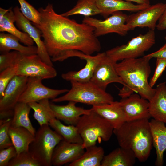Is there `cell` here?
<instances>
[{
	"instance_id": "8992f818",
	"label": "cell",
	"mask_w": 166,
	"mask_h": 166,
	"mask_svg": "<svg viewBox=\"0 0 166 166\" xmlns=\"http://www.w3.org/2000/svg\"><path fill=\"white\" fill-rule=\"evenodd\" d=\"M63 139V137L51 129L49 125L40 126L30 145L29 151L42 166H51L54 150Z\"/></svg>"
},
{
	"instance_id": "d4e9b609",
	"label": "cell",
	"mask_w": 166,
	"mask_h": 166,
	"mask_svg": "<svg viewBox=\"0 0 166 166\" xmlns=\"http://www.w3.org/2000/svg\"><path fill=\"white\" fill-rule=\"evenodd\" d=\"M19 39L9 33L2 32L0 33V51L1 53L10 52L14 50L25 55L37 54V46H23L19 42Z\"/></svg>"
},
{
	"instance_id": "d590c367",
	"label": "cell",
	"mask_w": 166,
	"mask_h": 166,
	"mask_svg": "<svg viewBox=\"0 0 166 166\" xmlns=\"http://www.w3.org/2000/svg\"><path fill=\"white\" fill-rule=\"evenodd\" d=\"M0 72L16 64L19 52L14 51L1 53Z\"/></svg>"
},
{
	"instance_id": "74e56055",
	"label": "cell",
	"mask_w": 166,
	"mask_h": 166,
	"mask_svg": "<svg viewBox=\"0 0 166 166\" xmlns=\"http://www.w3.org/2000/svg\"><path fill=\"white\" fill-rule=\"evenodd\" d=\"M166 67V58H156V68L153 76L149 82L151 87L152 88L154 86L165 70Z\"/></svg>"
},
{
	"instance_id": "f1b7e54d",
	"label": "cell",
	"mask_w": 166,
	"mask_h": 166,
	"mask_svg": "<svg viewBox=\"0 0 166 166\" xmlns=\"http://www.w3.org/2000/svg\"><path fill=\"white\" fill-rule=\"evenodd\" d=\"M49 125L65 140L70 143L82 144L83 140L76 126L64 125L55 117L50 121Z\"/></svg>"
},
{
	"instance_id": "4316f807",
	"label": "cell",
	"mask_w": 166,
	"mask_h": 166,
	"mask_svg": "<svg viewBox=\"0 0 166 166\" xmlns=\"http://www.w3.org/2000/svg\"><path fill=\"white\" fill-rule=\"evenodd\" d=\"M85 151L77 160L70 163L69 166H101L105 156L103 148L95 145L87 147Z\"/></svg>"
},
{
	"instance_id": "e0dca14e",
	"label": "cell",
	"mask_w": 166,
	"mask_h": 166,
	"mask_svg": "<svg viewBox=\"0 0 166 166\" xmlns=\"http://www.w3.org/2000/svg\"><path fill=\"white\" fill-rule=\"evenodd\" d=\"M28 77L16 75L10 81L0 99V111L14 110L26 87Z\"/></svg>"
},
{
	"instance_id": "603a6c76",
	"label": "cell",
	"mask_w": 166,
	"mask_h": 166,
	"mask_svg": "<svg viewBox=\"0 0 166 166\" xmlns=\"http://www.w3.org/2000/svg\"><path fill=\"white\" fill-rule=\"evenodd\" d=\"M101 14L105 18L118 11H127L137 12L150 5L135 4L131 2L122 0H96Z\"/></svg>"
},
{
	"instance_id": "484cf974",
	"label": "cell",
	"mask_w": 166,
	"mask_h": 166,
	"mask_svg": "<svg viewBox=\"0 0 166 166\" xmlns=\"http://www.w3.org/2000/svg\"><path fill=\"white\" fill-rule=\"evenodd\" d=\"M9 134L17 155L23 151H28L30 145L34 138V135L23 127L10 126Z\"/></svg>"
},
{
	"instance_id": "7402d4cb",
	"label": "cell",
	"mask_w": 166,
	"mask_h": 166,
	"mask_svg": "<svg viewBox=\"0 0 166 166\" xmlns=\"http://www.w3.org/2000/svg\"><path fill=\"white\" fill-rule=\"evenodd\" d=\"M148 101L151 117L166 123V82L157 85L153 96Z\"/></svg>"
},
{
	"instance_id": "8fae6325",
	"label": "cell",
	"mask_w": 166,
	"mask_h": 166,
	"mask_svg": "<svg viewBox=\"0 0 166 166\" xmlns=\"http://www.w3.org/2000/svg\"><path fill=\"white\" fill-rule=\"evenodd\" d=\"M165 6L166 4L162 3L150 5L136 13L128 16L126 24L130 30L139 27H148L154 31L156 22L164 12Z\"/></svg>"
},
{
	"instance_id": "e575fe53",
	"label": "cell",
	"mask_w": 166,
	"mask_h": 166,
	"mask_svg": "<svg viewBox=\"0 0 166 166\" xmlns=\"http://www.w3.org/2000/svg\"><path fill=\"white\" fill-rule=\"evenodd\" d=\"M11 119H9L0 124V150L13 146L9 134Z\"/></svg>"
},
{
	"instance_id": "1f68e13d",
	"label": "cell",
	"mask_w": 166,
	"mask_h": 166,
	"mask_svg": "<svg viewBox=\"0 0 166 166\" xmlns=\"http://www.w3.org/2000/svg\"><path fill=\"white\" fill-rule=\"evenodd\" d=\"M8 166H42L41 164L34 158L29 150L23 151L11 159Z\"/></svg>"
},
{
	"instance_id": "60d3db41",
	"label": "cell",
	"mask_w": 166,
	"mask_h": 166,
	"mask_svg": "<svg viewBox=\"0 0 166 166\" xmlns=\"http://www.w3.org/2000/svg\"><path fill=\"white\" fill-rule=\"evenodd\" d=\"M14 113V110L0 111V124L12 119Z\"/></svg>"
},
{
	"instance_id": "5b68a950",
	"label": "cell",
	"mask_w": 166,
	"mask_h": 166,
	"mask_svg": "<svg viewBox=\"0 0 166 166\" xmlns=\"http://www.w3.org/2000/svg\"><path fill=\"white\" fill-rule=\"evenodd\" d=\"M71 88L64 95L52 100L53 102L72 101L98 105L110 103L114 101L113 96L90 81L86 82L70 81Z\"/></svg>"
},
{
	"instance_id": "9c48e42d",
	"label": "cell",
	"mask_w": 166,
	"mask_h": 166,
	"mask_svg": "<svg viewBox=\"0 0 166 166\" xmlns=\"http://www.w3.org/2000/svg\"><path fill=\"white\" fill-rule=\"evenodd\" d=\"M111 15L104 20L85 17L82 22L94 28V34L97 38L112 33L125 35L130 30L126 24L128 15L121 11L114 12Z\"/></svg>"
},
{
	"instance_id": "ac0fdd59",
	"label": "cell",
	"mask_w": 166,
	"mask_h": 166,
	"mask_svg": "<svg viewBox=\"0 0 166 166\" xmlns=\"http://www.w3.org/2000/svg\"><path fill=\"white\" fill-rule=\"evenodd\" d=\"M76 103L70 101L66 105H59L50 102V105L56 118L68 125L76 126L81 117L89 113L91 110V109H85L77 106Z\"/></svg>"
},
{
	"instance_id": "ba28073f",
	"label": "cell",
	"mask_w": 166,
	"mask_h": 166,
	"mask_svg": "<svg viewBox=\"0 0 166 166\" xmlns=\"http://www.w3.org/2000/svg\"><path fill=\"white\" fill-rule=\"evenodd\" d=\"M16 64V75L37 77L43 80L53 78L57 75L53 66L44 62L37 54L25 55L19 52Z\"/></svg>"
},
{
	"instance_id": "836d02e7",
	"label": "cell",
	"mask_w": 166,
	"mask_h": 166,
	"mask_svg": "<svg viewBox=\"0 0 166 166\" xmlns=\"http://www.w3.org/2000/svg\"><path fill=\"white\" fill-rule=\"evenodd\" d=\"M17 65L8 67L0 73V99L4 96L5 89L8 83L16 75Z\"/></svg>"
},
{
	"instance_id": "7a4b0ae2",
	"label": "cell",
	"mask_w": 166,
	"mask_h": 166,
	"mask_svg": "<svg viewBox=\"0 0 166 166\" xmlns=\"http://www.w3.org/2000/svg\"><path fill=\"white\" fill-rule=\"evenodd\" d=\"M113 133L120 147L132 150L140 162L147 160L152 144L149 119L126 121Z\"/></svg>"
},
{
	"instance_id": "3957f363",
	"label": "cell",
	"mask_w": 166,
	"mask_h": 166,
	"mask_svg": "<svg viewBox=\"0 0 166 166\" xmlns=\"http://www.w3.org/2000/svg\"><path fill=\"white\" fill-rule=\"evenodd\" d=\"M150 59L144 56L124 59L117 62L115 65L118 74L126 86L148 101L152 98L155 91V89L150 86L148 81L151 72Z\"/></svg>"
},
{
	"instance_id": "83f0119b",
	"label": "cell",
	"mask_w": 166,
	"mask_h": 166,
	"mask_svg": "<svg viewBox=\"0 0 166 166\" xmlns=\"http://www.w3.org/2000/svg\"><path fill=\"white\" fill-rule=\"evenodd\" d=\"M31 109L28 103L18 102L14 109V115L10 126L24 127L35 136L36 132L29 117Z\"/></svg>"
},
{
	"instance_id": "f35d334b",
	"label": "cell",
	"mask_w": 166,
	"mask_h": 166,
	"mask_svg": "<svg viewBox=\"0 0 166 166\" xmlns=\"http://www.w3.org/2000/svg\"><path fill=\"white\" fill-rule=\"evenodd\" d=\"M165 44L159 49L144 56L151 59L153 58H166V36L165 37Z\"/></svg>"
},
{
	"instance_id": "ab89813d",
	"label": "cell",
	"mask_w": 166,
	"mask_h": 166,
	"mask_svg": "<svg viewBox=\"0 0 166 166\" xmlns=\"http://www.w3.org/2000/svg\"><path fill=\"white\" fill-rule=\"evenodd\" d=\"M164 10L158 20L156 28L159 30H166V3Z\"/></svg>"
},
{
	"instance_id": "cb8c5ba5",
	"label": "cell",
	"mask_w": 166,
	"mask_h": 166,
	"mask_svg": "<svg viewBox=\"0 0 166 166\" xmlns=\"http://www.w3.org/2000/svg\"><path fill=\"white\" fill-rule=\"evenodd\" d=\"M136 159L132 150L120 147L104 156L101 166H132Z\"/></svg>"
},
{
	"instance_id": "7c38bea8",
	"label": "cell",
	"mask_w": 166,
	"mask_h": 166,
	"mask_svg": "<svg viewBox=\"0 0 166 166\" xmlns=\"http://www.w3.org/2000/svg\"><path fill=\"white\" fill-rule=\"evenodd\" d=\"M13 11L17 26L23 32L27 33L36 44L37 54L44 62L49 65L53 66L44 41L41 39V32L40 30L23 15L18 6L15 7Z\"/></svg>"
},
{
	"instance_id": "52a82bcc",
	"label": "cell",
	"mask_w": 166,
	"mask_h": 166,
	"mask_svg": "<svg viewBox=\"0 0 166 166\" xmlns=\"http://www.w3.org/2000/svg\"><path fill=\"white\" fill-rule=\"evenodd\" d=\"M154 30H149L146 33L139 34L126 44L117 46L107 51L106 55L114 61L137 58L143 56L155 44Z\"/></svg>"
},
{
	"instance_id": "d6a6232c",
	"label": "cell",
	"mask_w": 166,
	"mask_h": 166,
	"mask_svg": "<svg viewBox=\"0 0 166 166\" xmlns=\"http://www.w3.org/2000/svg\"><path fill=\"white\" fill-rule=\"evenodd\" d=\"M18 1L20 5V10L23 15L31 21L33 25L39 24L41 18V14L39 11L25 0Z\"/></svg>"
},
{
	"instance_id": "b9f144b4",
	"label": "cell",
	"mask_w": 166,
	"mask_h": 166,
	"mask_svg": "<svg viewBox=\"0 0 166 166\" xmlns=\"http://www.w3.org/2000/svg\"><path fill=\"white\" fill-rule=\"evenodd\" d=\"M129 2H134L139 4L150 5L149 0H122Z\"/></svg>"
},
{
	"instance_id": "44dd1931",
	"label": "cell",
	"mask_w": 166,
	"mask_h": 166,
	"mask_svg": "<svg viewBox=\"0 0 166 166\" xmlns=\"http://www.w3.org/2000/svg\"><path fill=\"white\" fill-rule=\"evenodd\" d=\"M15 21L14 14L11 8L6 10L0 8V31L6 32L15 36L26 46L33 45V40L27 33L16 28L14 24Z\"/></svg>"
},
{
	"instance_id": "5bb4252c",
	"label": "cell",
	"mask_w": 166,
	"mask_h": 166,
	"mask_svg": "<svg viewBox=\"0 0 166 166\" xmlns=\"http://www.w3.org/2000/svg\"><path fill=\"white\" fill-rule=\"evenodd\" d=\"M120 102L126 121L144 119H149L151 117L149 112L148 101L139 95L132 94L121 98Z\"/></svg>"
},
{
	"instance_id": "4dcf8cb0",
	"label": "cell",
	"mask_w": 166,
	"mask_h": 166,
	"mask_svg": "<svg viewBox=\"0 0 166 166\" xmlns=\"http://www.w3.org/2000/svg\"><path fill=\"white\" fill-rule=\"evenodd\" d=\"M100 14L101 12L97 6L96 0H78L73 8L61 14L66 17L76 14L90 17Z\"/></svg>"
},
{
	"instance_id": "ffe728a7",
	"label": "cell",
	"mask_w": 166,
	"mask_h": 166,
	"mask_svg": "<svg viewBox=\"0 0 166 166\" xmlns=\"http://www.w3.org/2000/svg\"><path fill=\"white\" fill-rule=\"evenodd\" d=\"M109 122L114 129L120 127L126 121L123 110L120 101L92 106L91 108Z\"/></svg>"
},
{
	"instance_id": "9a60e30c",
	"label": "cell",
	"mask_w": 166,
	"mask_h": 166,
	"mask_svg": "<svg viewBox=\"0 0 166 166\" xmlns=\"http://www.w3.org/2000/svg\"><path fill=\"white\" fill-rule=\"evenodd\" d=\"M105 54V52H103L98 53L95 56H92L85 54L80 51H76L74 56L85 60V65L80 70L70 71L63 73L61 75L62 78L66 81H74L86 82L90 81L97 65Z\"/></svg>"
},
{
	"instance_id": "6da1fadb",
	"label": "cell",
	"mask_w": 166,
	"mask_h": 166,
	"mask_svg": "<svg viewBox=\"0 0 166 166\" xmlns=\"http://www.w3.org/2000/svg\"><path fill=\"white\" fill-rule=\"evenodd\" d=\"M38 11L41 14L40 23L34 25L41 31L52 61H63L71 57L75 51L91 55L100 51L101 44L93 27L58 14L50 4Z\"/></svg>"
},
{
	"instance_id": "4fadbf2b",
	"label": "cell",
	"mask_w": 166,
	"mask_h": 166,
	"mask_svg": "<svg viewBox=\"0 0 166 166\" xmlns=\"http://www.w3.org/2000/svg\"><path fill=\"white\" fill-rule=\"evenodd\" d=\"M116 63L106 53L97 65L90 81L105 90L108 85L112 83H118L127 86L116 71Z\"/></svg>"
},
{
	"instance_id": "2e32d148",
	"label": "cell",
	"mask_w": 166,
	"mask_h": 166,
	"mask_svg": "<svg viewBox=\"0 0 166 166\" xmlns=\"http://www.w3.org/2000/svg\"><path fill=\"white\" fill-rule=\"evenodd\" d=\"M82 144L61 140L55 147L51 159V164L61 166L78 159L84 152Z\"/></svg>"
},
{
	"instance_id": "8d00e7d4",
	"label": "cell",
	"mask_w": 166,
	"mask_h": 166,
	"mask_svg": "<svg viewBox=\"0 0 166 166\" xmlns=\"http://www.w3.org/2000/svg\"><path fill=\"white\" fill-rule=\"evenodd\" d=\"M17 155L14 146L0 150V166H8L9 162Z\"/></svg>"
},
{
	"instance_id": "f546056e",
	"label": "cell",
	"mask_w": 166,
	"mask_h": 166,
	"mask_svg": "<svg viewBox=\"0 0 166 166\" xmlns=\"http://www.w3.org/2000/svg\"><path fill=\"white\" fill-rule=\"evenodd\" d=\"M34 111L33 116L40 126L49 125L50 121L55 117L50 105L49 99L28 103Z\"/></svg>"
},
{
	"instance_id": "30bf717a",
	"label": "cell",
	"mask_w": 166,
	"mask_h": 166,
	"mask_svg": "<svg viewBox=\"0 0 166 166\" xmlns=\"http://www.w3.org/2000/svg\"><path fill=\"white\" fill-rule=\"evenodd\" d=\"M42 80L39 77H28L26 89L18 102L28 103L44 99H53L69 91L66 89H56L47 87L42 84Z\"/></svg>"
},
{
	"instance_id": "d6986e66",
	"label": "cell",
	"mask_w": 166,
	"mask_h": 166,
	"mask_svg": "<svg viewBox=\"0 0 166 166\" xmlns=\"http://www.w3.org/2000/svg\"><path fill=\"white\" fill-rule=\"evenodd\" d=\"M164 122L152 118L149 121L152 144L156 149V159L155 165H163L164 153L166 150V126Z\"/></svg>"
},
{
	"instance_id": "277c9868",
	"label": "cell",
	"mask_w": 166,
	"mask_h": 166,
	"mask_svg": "<svg viewBox=\"0 0 166 166\" xmlns=\"http://www.w3.org/2000/svg\"><path fill=\"white\" fill-rule=\"evenodd\" d=\"M76 126L85 149L96 145L97 141H107L111 138L114 128L105 119L92 108L90 112L81 116Z\"/></svg>"
}]
</instances>
